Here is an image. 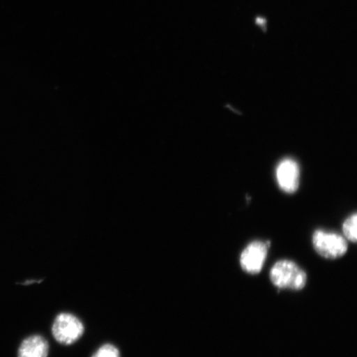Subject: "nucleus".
Segmentation results:
<instances>
[{
  "instance_id": "1",
  "label": "nucleus",
  "mask_w": 357,
  "mask_h": 357,
  "mask_svg": "<svg viewBox=\"0 0 357 357\" xmlns=\"http://www.w3.org/2000/svg\"><path fill=\"white\" fill-rule=\"evenodd\" d=\"M271 283L280 289L298 291L305 287L307 276L306 272L296 262L280 260L275 263L270 271Z\"/></svg>"
},
{
  "instance_id": "2",
  "label": "nucleus",
  "mask_w": 357,
  "mask_h": 357,
  "mask_svg": "<svg viewBox=\"0 0 357 357\" xmlns=\"http://www.w3.org/2000/svg\"><path fill=\"white\" fill-rule=\"evenodd\" d=\"M52 333L60 344L73 345L82 337L84 326L77 316L70 312H61L53 321Z\"/></svg>"
},
{
  "instance_id": "3",
  "label": "nucleus",
  "mask_w": 357,
  "mask_h": 357,
  "mask_svg": "<svg viewBox=\"0 0 357 357\" xmlns=\"http://www.w3.org/2000/svg\"><path fill=\"white\" fill-rule=\"evenodd\" d=\"M312 247L319 256L333 260L345 255L348 244L344 236L324 230H316L312 236Z\"/></svg>"
},
{
  "instance_id": "4",
  "label": "nucleus",
  "mask_w": 357,
  "mask_h": 357,
  "mask_svg": "<svg viewBox=\"0 0 357 357\" xmlns=\"http://www.w3.org/2000/svg\"><path fill=\"white\" fill-rule=\"evenodd\" d=\"M268 249L266 243L261 241H254L245 247L240 256V265L245 273H260L266 260Z\"/></svg>"
},
{
  "instance_id": "5",
  "label": "nucleus",
  "mask_w": 357,
  "mask_h": 357,
  "mask_svg": "<svg viewBox=\"0 0 357 357\" xmlns=\"http://www.w3.org/2000/svg\"><path fill=\"white\" fill-rule=\"evenodd\" d=\"M276 180L280 188L287 193H294L300 184V167L292 159H284L276 168Z\"/></svg>"
},
{
  "instance_id": "6",
  "label": "nucleus",
  "mask_w": 357,
  "mask_h": 357,
  "mask_svg": "<svg viewBox=\"0 0 357 357\" xmlns=\"http://www.w3.org/2000/svg\"><path fill=\"white\" fill-rule=\"evenodd\" d=\"M49 343L41 335H33L21 343L17 357H48Z\"/></svg>"
},
{
  "instance_id": "7",
  "label": "nucleus",
  "mask_w": 357,
  "mask_h": 357,
  "mask_svg": "<svg viewBox=\"0 0 357 357\" xmlns=\"http://www.w3.org/2000/svg\"><path fill=\"white\" fill-rule=\"evenodd\" d=\"M357 216L356 213L348 217L342 225V231L344 238L350 242L356 243L357 241Z\"/></svg>"
},
{
  "instance_id": "8",
  "label": "nucleus",
  "mask_w": 357,
  "mask_h": 357,
  "mask_svg": "<svg viewBox=\"0 0 357 357\" xmlns=\"http://www.w3.org/2000/svg\"><path fill=\"white\" fill-rule=\"evenodd\" d=\"M91 357H121L119 348L111 343L102 345Z\"/></svg>"
}]
</instances>
